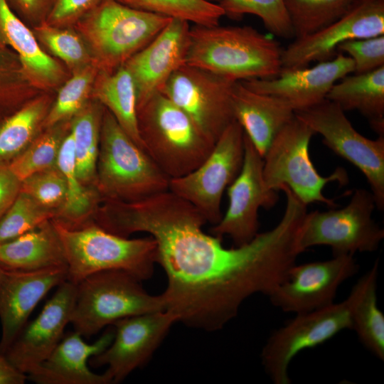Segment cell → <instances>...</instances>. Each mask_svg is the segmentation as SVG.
<instances>
[{"label": "cell", "instance_id": "36", "mask_svg": "<svg viewBox=\"0 0 384 384\" xmlns=\"http://www.w3.org/2000/svg\"><path fill=\"white\" fill-rule=\"evenodd\" d=\"M56 216V210L43 206L21 191L0 218V244L23 235Z\"/></svg>", "mask_w": 384, "mask_h": 384}, {"label": "cell", "instance_id": "26", "mask_svg": "<svg viewBox=\"0 0 384 384\" xmlns=\"http://www.w3.org/2000/svg\"><path fill=\"white\" fill-rule=\"evenodd\" d=\"M378 260L353 287L351 329L372 354L384 360V315L378 306Z\"/></svg>", "mask_w": 384, "mask_h": 384}, {"label": "cell", "instance_id": "8", "mask_svg": "<svg viewBox=\"0 0 384 384\" xmlns=\"http://www.w3.org/2000/svg\"><path fill=\"white\" fill-rule=\"evenodd\" d=\"M171 19L117 0H102L78 23L102 70L113 71L146 46Z\"/></svg>", "mask_w": 384, "mask_h": 384}, {"label": "cell", "instance_id": "32", "mask_svg": "<svg viewBox=\"0 0 384 384\" xmlns=\"http://www.w3.org/2000/svg\"><path fill=\"white\" fill-rule=\"evenodd\" d=\"M131 8L171 18L181 19L193 25L219 24L224 11L217 4L205 0H117Z\"/></svg>", "mask_w": 384, "mask_h": 384}, {"label": "cell", "instance_id": "7", "mask_svg": "<svg viewBox=\"0 0 384 384\" xmlns=\"http://www.w3.org/2000/svg\"><path fill=\"white\" fill-rule=\"evenodd\" d=\"M316 134L304 122L294 117L277 134L264 157L263 178L267 188L278 191L287 186L305 205L321 203L337 206L334 200L323 194L331 182L344 186L348 181L346 171L337 167L328 176H321L309 155V144Z\"/></svg>", "mask_w": 384, "mask_h": 384}, {"label": "cell", "instance_id": "34", "mask_svg": "<svg viewBox=\"0 0 384 384\" xmlns=\"http://www.w3.org/2000/svg\"><path fill=\"white\" fill-rule=\"evenodd\" d=\"M218 5L230 18L255 15L272 34L287 39L294 37L284 0H223Z\"/></svg>", "mask_w": 384, "mask_h": 384}, {"label": "cell", "instance_id": "29", "mask_svg": "<svg viewBox=\"0 0 384 384\" xmlns=\"http://www.w3.org/2000/svg\"><path fill=\"white\" fill-rule=\"evenodd\" d=\"M57 166L63 174L67 185L66 201L55 220L74 228L83 224L102 198L95 187L87 188L76 172L74 142L71 134L66 135L58 156Z\"/></svg>", "mask_w": 384, "mask_h": 384}, {"label": "cell", "instance_id": "10", "mask_svg": "<svg viewBox=\"0 0 384 384\" xmlns=\"http://www.w3.org/2000/svg\"><path fill=\"white\" fill-rule=\"evenodd\" d=\"M244 134L241 125L235 120L196 169L169 181V191L192 204L213 225L223 216L221 201L224 191L242 166Z\"/></svg>", "mask_w": 384, "mask_h": 384}, {"label": "cell", "instance_id": "4", "mask_svg": "<svg viewBox=\"0 0 384 384\" xmlns=\"http://www.w3.org/2000/svg\"><path fill=\"white\" fill-rule=\"evenodd\" d=\"M137 120L144 151L170 179L196 169L214 147L193 119L161 92L137 110Z\"/></svg>", "mask_w": 384, "mask_h": 384}, {"label": "cell", "instance_id": "39", "mask_svg": "<svg viewBox=\"0 0 384 384\" xmlns=\"http://www.w3.org/2000/svg\"><path fill=\"white\" fill-rule=\"evenodd\" d=\"M40 39L57 57L70 65L82 63L87 51L81 39L74 33L46 22L36 28Z\"/></svg>", "mask_w": 384, "mask_h": 384}, {"label": "cell", "instance_id": "13", "mask_svg": "<svg viewBox=\"0 0 384 384\" xmlns=\"http://www.w3.org/2000/svg\"><path fill=\"white\" fill-rule=\"evenodd\" d=\"M236 82L184 63L171 75L160 92L185 112L215 143L235 120L232 94Z\"/></svg>", "mask_w": 384, "mask_h": 384}, {"label": "cell", "instance_id": "28", "mask_svg": "<svg viewBox=\"0 0 384 384\" xmlns=\"http://www.w3.org/2000/svg\"><path fill=\"white\" fill-rule=\"evenodd\" d=\"M93 94L126 134L144 150L138 128L137 90L127 68L122 65L113 71L102 70Z\"/></svg>", "mask_w": 384, "mask_h": 384}, {"label": "cell", "instance_id": "15", "mask_svg": "<svg viewBox=\"0 0 384 384\" xmlns=\"http://www.w3.org/2000/svg\"><path fill=\"white\" fill-rule=\"evenodd\" d=\"M384 35V0H353L339 18L311 34L295 38L282 55V66L294 69L335 56L342 43Z\"/></svg>", "mask_w": 384, "mask_h": 384}, {"label": "cell", "instance_id": "38", "mask_svg": "<svg viewBox=\"0 0 384 384\" xmlns=\"http://www.w3.org/2000/svg\"><path fill=\"white\" fill-rule=\"evenodd\" d=\"M21 191L43 206L56 210L57 215L65 204L67 197L65 178L57 166L36 173L23 180Z\"/></svg>", "mask_w": 384, "mask_h": 384}, {"label": "cell", "instance_id": "35", "mask_svg": "<svg viewBox=\"0 0 384 384\" xmlns=\"http://www.w3.org/2000/svg\"><path fill=\"white\" fill-rule=\"evenodd\" d=\"M65 137L58 128L48 130L8 161L10 169L22 181L36 173L56 166Z\"/></svg>", "mask_w": 384, "mask_h": 384}, {"label": "cell", "instance_id": "37", "mask_svg": "<svg viewBox=\"0 0 384 384\" xmlns=\"http://www.w3.org/2000/svg\"><path fill=\"white\" fill-rule=\"evenodd\" d=\"M94 78V71L90 70L81 71L67 81L45 119L46 125L54 126L78 113L83 107Z\"/></svg>", "mask_w": 384, "mask_h": 384}, {"label": "cell", "instance_id": "40", "mask_svg": "<svg viewBox=\"0 0 384 384\" xmlns=\"http://www.w3.org/2000/svg\"><path fill=\"white\" fill-rule=\"evenodd\" d=\"M337 50L348 53L354 63L356 74L384 66V35L353 39L341 43Z\"/></svg>", "mask_w": 384, "mask_h": 384}, {"label": "cell", "instance_id": "22", "mask_svg": "<svg viewBox=\"0 0 384 384\" xmlns=\"http://www.w3.org/2000/svg\"><path fill=\"white\" fill-rule=\"evenodd\" d=\"M114 329L93 343H87L77 331L68 333L28 380L38 384H110L107 377L92 372L90 358L103 351L112 341Z\"/></svg>", "mask_w": 384, "mask_h": 384}, {"label": "cell", "instance_id": "48", "mask_svg": "<svg viewBox=\"0 0 384 384\" xmlns=\"http://www.w3.org/2000/svg\"><path fill=\"white\" fill-rule=\"evenodd\" d=\"M49 0H42V2L43 4V6H46V4H47V2Z\"/></svg>", "mask_w": 384, "mask_h": 384}, {"label": "cell", "instance_id": "5", "mask_svg": "<svg viewBox=\"0 0 384 384\" xmlns=\"http://www.w3.org/2000/svg\"><path fill=\"white\" fill-rule=\"evenodd\" d=\"M170 178L104 110L95 186L105 201L135 202L169 190Z\"/></svg>", "mask_w": 384, "mask_h": 384}, {"label": "cell", "instance_id": "24", "mask_svg": "<svg viewBox=\"0 0 384 384\" xmlns=\"http://www.w3.org/2000/svg\"><path fill=\"white\" fill-rule=\"evenodd\" d=\"M52 220L1 243V267L6 271L68 268L63 247Z\"/></svg>", "mask_w": 384, "mask_h": 384}, {"label": "cell", "instance_id": "27", "mask_svg": "<svg viewBox=\"0 0 384 384\" xmlns=\"http://www.w3.org/2000/svg\"><path fill=\"white\" fill-rule=\"evenodd\" d=\"M0 40L15 51L28 75L43 81L58 77L60 70L58 63L42 50L31 30L6 0H0Z\"/></svg>", "mask_w": 384, "mask_h": 384}, {"label": "cell", "instance_id": "16", "mask_svg": "<svg viewBox=\"0 0 384 384\" xmlns=\"http://www.w3.org/2000/svg\"><path fill=\"white\" fill-rule=\"evenodd\" d=\"M175 322V316L165 310L117 320L112 324L111 343L88 362L94 367L107 366L104 375L110 383H118L148 362Z\"/></svg>", "mask_w": 384, "mask_h": 384}, {"label": "cell", "instance_id": "11", "mask_svg": "<svg viewBox=\"0 0 384 384\" xmlns=\"http://www.w3.org/2000/svg\"><path fill=\"white\" fill-rule=\"evenodd\" d=\"M295 116L322 137L323 144L358 168L365 176L376 208L384 209V136L370 139L361 134L345 112L327 99Z\"/></svg>", "mask_w": 384, "mask_h": 384}, {"label": "cell", "instance_id": "25", "mask_svg": "<svg viewBox=\"0 0 384 384\" xmlns=\"http://www.w3.org/2000/svg\"><path fill=\"white\" fill-rule=\"evenodd\" d=\"M326 99L344 112L358 111L378 136H384V66L344 76L332 86Z\"/></svg>", "mask_w": 384, "mask_h": 384}, {"label": "cell", "instance_id": "33", "mask_svg": "<svg viewBox=\"0 0 384 384\" xmlns=\"http://www.w3.org/2000/svg\"><path fill=\"white\" fill-rule=\"evenodd\" d=\"M294 38L311 34L341 17L353 0H284Z\"/></svg>", "mask_w": 384, "mask_h": 384}, {"label": "cell", "instance_id": "46", "mask_svg": "<svg viewBox=\"0 0 384 384\" xmlns=\"http://www.w3.org/2000/svg\"><path fill=\"white\" fill-rule=\"evenodd\" d=\"M5 272L6 270H4L1 266L0 265V284H1V282L4 278V274H5Z\"/></svg>", "mask_w": 384, "mask_h": 384}, {"label": "cell", "instance_id": "45", "mask_svg": "<svg viewBox=\"0 0 384 384\" xmlns=\"http://www.w3.org/2000/svg\"><path fill=\"white\" fill-rule=\"evenodd\" d=\"M9 6L26 16H34L44 6L42 0H6Z\"/></svg>", "mask_w": 384, "mask_h": 384}, {"label": "cell", "instance_id": "31", "mask_svg": "<svg viewBox=\"0 0 384 384\" xmlns=\"http://www.w3.org/2000/svg\"><path fill=\"white\" fill-rule=\"evenodd\" d=\"M46 111L45 102L39 100L4 119L0 124V161H10L32 142Z\"/></svg>", "mask_w": 384, "mask_h": 384}, {"label": "cell", "instance_id": "21", "mask_svg": "<svg viewBox=\"0 0 384 384\" xmlns=\"http://www.w3.org/2000/svg\"><path fill=\"white\" fill-rule=\"evenodd\" d=\"M67 279V267L5 272L0 284V352L5 353L46 294Z\"/></svg>", "mask_w": 384, "mask_h": 384}, {"label": "cell", "instance_id": "14", "mask_svg": "<svg viewBox=\"0 0 384 384\" xmlns=\"http://www.w3.org/2000/svg\"><path fill=\"white\" fill-rule=\"evenodd\" d=\"M263 164V157L244 134L242 166L227 188L228 207L220 220L212 227V235L221 238L228 235L235 246H240L258 234L259 209H271L279 200L277 191L265 184Z\"/></svg>", "mask_w": 384, "mask_h": 384}, {"label": "cell", "instance_id": "3", "mask_svg": "<svg viewBox=\"0 0 384 384\" xmlns=\"http://www.w3.org/2000/svg\"><path fill=\"white\" fill-rule=\"evenodd\" d=\"M60 239L68 266V280L78 284L94 273L126 272L140 281L150 279L156 245L151 237L129 239L110 233L97 223L68 227L52 220Z\"/></svg>", "mask_w": 384, "mask_h": 384}, {"label": "cell", "instance_id": "47", "mask_svg": "<svg viewBox=\"0 0 384 384\" xmlns=\"http://www.w3.org/2000/svg\"><path fill=\"white\" fill-rule=\"evenodd\" d=\"M206 1H208V2H210V3H213V4H218L220 2H221L223 0H205Z\"/></svg>", "mask_w": 384, "mask_h": 384}, {"label": "cell", "instance_id": "6", "mask_svg": "<svg viewBox=\"0 0 384 384\" xmlns=\"http://www.w3.org/2000/svg\"><path fill=\"white\" fill-rule=\"evenodd\" d=\"M141 282L126 272L107 270L78 282L70 322L74 331L88 338L121 319L164 310L161 294H149Z\"/></svg>", "mask_w": 384, "mask_h": 384}, {"label": "cell", "instance_id": "20", "mask_svg": "<svg viewBox=\"0 0 384 384\" xmlns=\"http://www.w3.org/2000/svg\"><path fill=\"white\" fill-rule=\"evenodd\" d=\"M353 70L351 58L339 53L333 59L319 62L312 67L282 68L279 75L272 79L241 82L255 92L284 100L296 112L322 102L332 86Z\"/></svg>", "mask_w": 384, "mask_h": 384}, {"label": "cell", "instance_id": "12", "mask_svg": "<svg viewBox=\"0 0 384 384\" xmlns=\"http://www.w3.org/2000/svg\"><path fill=\"white\" fill-rule=\"evenodd\" d=\"M352 297L314 311L296 314L274 331L261 351L263 368L274 384H289V366L301 351L316 347L340 331L351 329Z\"/></svg>", "mask_w": 384, "mask_h": 384}, {"label": "cell", "instance_id": "30", "mask_svg": "<svg viewBox=\"0 0 384 384\" xmlns=\"http://www.w3.org/2000/svg\"><path fill=\"white\" fill-rule=\"evenodd\" d=\"M102 115L100 107L91 105L77 113L72 124L76 172L85 186H95Z\"/></svg>", "mask_w": 384, "mask_h": 384}, {"label": "cell", "instance_id": "17", "mask_svg": "<svg viewBox=\"0 0 384 384\" xmlns=\"http://www.w3.org/2000/svg\"><path fill=\"white\" fill-rule=\"evenodd\" d=\"M358 270L352 255L294 264L286 278L267 297L272 305L283 311L299 314L314 311L333 304L339 286Z\"/></svg>", "mask_w": 384, "mask_h": 384}, {"label": "cell", "instance_id": "19", "mask_svg": "<svg viewBox=\"0 0 384 384\" xmlns=\"http://www.w3.org/2000/svg\"><path fill=\"white\" fill-rule=\"evenodd\" d=\"M190 28L188 21L171 18L146 46L123 65L135 84L137 110L160 92L171 75L186 63Z\"/></svg>", "mask_w": 384, "mask_h": 384}, {"label": "cell", "instance_id": "44", "mask_svg": "<svg viewBox=\"0 0 384 384\" xmlns=\"http://www.w3.org/2000/svg\"><path fill=\"white\" fill-rule=\"evenodd\" d=\"M28 380L27 375L15 368L0 352V384H23Z\"/></svg>", "mask_w": 384, "mask_h": 384}, {"label": "cell", "instance_id": "49", "mask_svg": "<svg viewBox=\"0 0 384 384\" xmlns=\"http://www.w3.org/2000/svg\"><path fill=\"white\" fill-rule=\"evenodd\" d=\"M4 120V119H3ZM2 122V121H1ZM1 122H0V124L1 123Z\"/></svg>", "mask_w": 384, "mask_h": 384}, {"label": "cell", "instance_id": "43", "mask_svg": "<svg viewBox=\"0 0 384 384\" xmlns=\"http://www.w3.org/2000/svg\"><path fill=\"white\" fill-rule=\"evenodd\" d=\"M5 46L0 40V108L9 106L12 102L11 96L6 94V88H4L7 77H9L11 73L10 58L7 55Z\"/></svg>", "mask_w": 384, "mask_h": 384}, {"label": "cell", "instance_id": "2", "mask_svg": "<svg viewBox=\"0 0 384 384\" xmlns=\"http://www.w3.org/2000/svg\"><path fill=\"white\" fill-rule=\"evenodd\" d=\"M282 50L251 26L193 25L185 63L235 81L272 79L282 70Z\"/></svg>", "mask_w": 384, "mask_h": 384}, {"label": "cell", "instance_id": "42", "mask_svg": "<svg viewBox=\"0 0 384 384\" xmlns=\"http://www.w3.org/2000/svg\"><path fill=\"white\" fill-rule=\"evenodd\" d=\"M21 181L10 169L8 161H0V218L21 191Z\"/></svg>", "mask_w": 384, "mask_h": 384}, {"label": "cell", "instance_id": "41", "mask_svg": "<svg viewBox=\"0 0 384 384\" xmlns=\"http://www.w3.org/2000/svg\"><path fill=\"white\" fill-rule=\"evenodd\" d=\"M102 0H52L46 23L58 26L78 21Z\"/></svg>", "mask_w": 384, "mask_h": 384}, {"label": "cell", "instance_id": "23", "mask_svg": "<svg viewBox=\"0 0 384 384\" xmlns=\"http://www.w3.org/2000/svg\"><path fill=\"white\" fill-rule=\"evenodd\" d=\"M232 103L235 120L262 157L277 134L294 117L286 101L255 92L241 81L234 85Z\"/></svg>", "mask_w": 384, "mask_h": 384}, {"label": "cell", "instance_id": "9", "mask_svg": "<svg viewBox=\"0 0 384 384\" xmlns=\"http://www.w3.org/2000/svg\"><path fill=\"white\" fill-rule=\"evenodd\" d=\"M375 208L371 191L358 188L340 209L307 212L297 232V250L301 254L311 247L326 245L333 256L377 250L384 230L372 217Z\"/></svg>", "mask_w": 384, "mask_h": 384}, {"label": "cell", "instance_id": "18", "mask_svg": "<svg viewBox=\"0 0 384 384\" xmlns=\"http://www.w3.org/2000/svg\"><path fill=\"white\" fill-rule=\"evenodd\" d=\"M77 284L68 279L47 301L38 316L27 322L5 351L11 363L26 375L33 372L52 353L70 322Z\"/></svg>", "mask_w": 384, "mask_h": 384}, {"label": "cell", "instance_id": "1", "mask_svg": "<svg viewBox=\"0 0 384 384\" xmlns=\"http://www.w3.org/2000/svg\"><path fill=\"white\" fill-rule=\"evenodd\" d=\"M306 213V205L287 196L273 228L230 248L221 238L204 233L203 215L169 190L135 202L107 201L97 219L120 236L149 233L156 245V262L167 278L164 310L176 322L215 331L237 316L245 299L258 293L268 296L286 278L300 255L296 235Z\"/></svg>", "mask_w": 384, "mask_h": 384}]
</instances>
